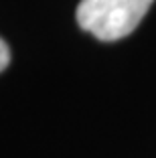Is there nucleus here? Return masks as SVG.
<instances>
[{"instance_id": "obj_1", "label": "nucleus", "mask_w": 156, "mask_h": 158, "mask_svg": "<svg viewBox=\"0 0 156 158\" xmlns=\"http://www.w3.org/2000/svg\"><path fill=\"white\" fill-rule=\"evenodd\" d=\"M154 0H81L75 12L79 27L103 43L134 33Z\"/></svg>"}, {"instance_id": "obj_2", "label": "nucleus", "mask_w": 156, "mask_h": 158, "mask_svg": "<svg viewBox=\"0 0 156 158\" xmlns=\"http://www.w3.org/2000/svg\"><path fill=\"white\" fill-rule=\"evenodd\" d=\"M10 63V51H8V45H6L2 39H0V73L8 67Z\"/></svg>"}]
</instances>
